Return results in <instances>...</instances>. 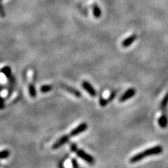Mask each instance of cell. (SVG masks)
Returning a JSON list of instances; mask_svg holds the SVG:
<instances>
[{
    "label": "cell",
    "instance_id": "obj_10",
    "mask_svg": "<svg viewBox=\"0 0 168 168\" xmlns=\"http://www.w3.org/2000/svg\"><path fill=\"white\" fill-rule=\"evenodd\" d=\"M64 88H65V90L68 91L70 93L73 94L74 95L76 96L77 97H81V93L79 92V91L76 90V89L74 88H71L70 86H64Z\"/></svg>",
    "mask_w": 168,
    "mask_h": 168
},
{
    "label": "cell",
    "instance_id": "obj_3",
    "mask_svg": "<svg viewBox=\"0 0 168 168\" xmlns=\"http://www.w3.org/2000/svg\"><path fill=\"white\" fill-rule=\"evenodd\" d=\"M88 128V125L86 123H82L79 126H78L76 128H75L74 129H73L69 133V137H75V136H77L82 133H83L84 131L87 130Z\"/></svg>",
    "mask_w": 168,
    "mask_h": 168
},
{
    "label": "cell",
    "instance_id": "obj_17",
    "mask_svg": "<svg viewBox=\"0 0 168 168\" xmlns=\"http://www.w3.org/2000/svg\"><path fill=\"white\" fill-rule=\"evenodd\" d=\"M108 103H109V101L107 99H104V98H102V97H101L100 99L99 104L101 107H104L105 106H107V105L108 104Z\"/></svg>",
    "mask_w": 168,
    "mask_h": 168
},
{
    "label": "cell",
    "instance_id": "obj_1",
    "mask_svg": "<svg viewBox=\"0 0 168 168\" xmlns=\"http://www.w3.org/2000/svg\"><path fill=\"white\" fill-rule=\"evenodd\" d=\"M163 151V149L160 145L155 146L154 147L149 148V149L145 150V151L141 152V153H137L133 157H131L130 159V162L131 163H135V162H137L147 156H150V155H158L162 153Z\"/></svg>",
    "mask_w": 168,
    "mask_h": 168
},
{
    "label": "cell",
    "instance_id": "obj_16",
    "mask_svg": "<svg viewBox=\"0 0 168 168\" xmlns=\"http://www.w3.org/2000/svg\"><path fill=\"white\" fill-rule=\"evenodd\" d=\"M168 104V93L165 95V96L162 99V101L161 102V107L162 109H165L167 105Z\"/></svg>",
    "mask_w": 168,
    "mask_h": 168
},
{
    "label": "cell",
    "instance_id": "obj_23",
    "mask_svg": "<svg viewBox=\"0 0 168 168\" xmlns=\"http://www.w3.org/2000/svg\"><path fill=\"white\" fill-rule=\"evenodd\" d=\"M2 89H3V87H2V85H0V92H1V90H2Z\"/></svg>",
    "mask_w": 168,
    "mask_h": 168
},
{
    "label": "cell",
    "instance_id": "obj_14",
    "mask_svg": "<svg viewBox=\"0 0 168 168\" xmlns=\"http://www.w3.org/2000/svg\"><path fill=\"white\" fill-rule=\"evenodd\" d=\"M93 14L94 16H95V18H100L101 16V11L99 7L97 6V5H94L93 6Z\"/></svg>",
    "mask_w": 168,
    "mask_h": 168
},
{
    "label": "cell",
    "instance_id": "obj_24",
    "mask_svg": "<svg viewBox=\"0 0 168 168\" xmlns=\"http://www.w3.org/2000/svg\"><path fill=\"white\" fill-rule=\"evenodd\" d=\"M0 1H1V0H0Z\"/></svg>",
    "mask_w": 168,
    "mask_h": 168
},
{
    "label": "cell",
    "instance_id": "obj_11",
    "mask_svg": "<svg viewBox=\"0 0 168 168\" xmlns=\"http://www.w3.org/2000/svg\"><path fill=\"white\" fill-rule=\"evenodd\" d=\"M0 71H1V73H3V74H4V76H6L7 78H9L11 76H12L11 69L9 66H5V67H4Z\"/></svg>",
    "mask_w": 168,
    "mask_h": 168
},
{
    "label": "cell",
    "instance_id": "obj_12",
    "mask_svg": "<svg viewBox=\"0 0 168 168\" xmlns=\"http://www.w3.org/2000/svg\"><path fill=\"white\" fill-rule=\"evenodd\" d=\"M28 90H29V94L32 98H35L37 96V90L34 84L30 83L28 85Z\"/></svg>",
    "mask_w": 168,
    "mask_h": 168
},
{
    "label": "cell",
    "instance_id": "obj_6",
    "mask_svg": "<svg viewBox=\"0 0 168 168\" xmlns=\"http://www.w3.org/2000/svg\"><path fill=\"white\" fill-rule=\"evenodd\" d=\"M82 87L84 90H85L88 92V94L90 95L92 97H95L97 95V92L95 90V88L93 87L91 85V84L90 83H88V81H83L82 83Z\"/></svg>",
    "mask_w": 168,
    "mask_h": 168
},
{
    "label": "cell",
    "instance_id": "obj_4",
    "mask_svg": "<svg viewBox=\"0 0 168 168\" xmlns=\"http://www.w3.org/2000/svg\"><path fill=\"white\" fill-rule=\"evenodd\" d=\"M135 93H136V90L135 88L128 89V90L121 95V97L119 98V102H126L128 100L133 97L135 95Z\"/></svg>",
    "mask_w": 168,
    "mask_h": 168
},
{
    "label": "cell",
    "instance_id": "obj_7",
    "mask_svg": "<svg viewBox=\"0 0 168 168\" xmlns=\"http://www.w3.org/2000/svg\"><path fill=\"white\" fill-rule=\"evenodd\" d=\"M8 79V97H9L11 95L12 93H13V90H14V86H15L16 84V80L15 77L12 75Z\"/></svg>",
    "mask_w": 168,
    "mask_h": 168
},
{
    "label": "cell",
    "instance_id": "obj_5",
    "mask_svg": "<svg viewBox=\"0 0 168 168\" xmlns=\"http://www.w3.org/2000/svg\"><path fill=\"white\" fill-rule=\"evenodd\" d=\"M69 139V135H64L62 137H60L57 142H55L54 144L52 146L53 149H58L60 147H61L62 146H63L64 144L68 142Z\"/></svg>",
    "mask_w": 168,
    "mask_h": 168
},
{
    "label": "cell",
    "instance_id": "obj_15",
    "mask_svg": "<svg viewBox=\"0 0 168 168\" xmlns=\"http://www.w3.org/2000/svg\"><path fill=\"white\" fill-rule=\"evenodd\" d=\"M10 155V151L8 150H3V151H0V160L1 159L7 158Z\"/></svg>",
    "mask_w": 168,
    "mask_h": 168
},
{
    "label": "cell",
    "instance_id": "obj_20",
    "mask_svg": "<svg viewBox=\"0 0 168 168\" xmlns=\"http://www.w3.org/2000/svg\"><path fill=\"white\" fill-rule=\"evenodd\" d=\"M1 1H0V17L1 18H4L5 17V12L4 10V8L2 6V4L1 3Z\"/></svg>",
    "mask_w": 168,
    "mask_h": 168
},
{
    "label": "cell",
    "instance_id": "obj_2",
    "mask_svg": "<svg viewBox=\"0 0 168 168\" xmlns=\"http://www.w3.org/2000/svg\"><path fill=\"white\" fill-rule=\"evenodd\" d=\"M75 153H76V155H77L80 158L85 160V161L88 162V164H90V165H93L94 164L95 160L93 157H92V155L88 154V153H85L83 150L77 149L76 151H75Z\"/></svg>",
    "mask_w": 168,
    "mask_h": 168
},
{
    "label": "cell",
    "instance_id": "obj_13",
    "mask_svg": "<svg viewBox=\"0 0 168 168\" xmlns=\"http://www.w3.org/2000/svg\"><path fill=\"white\" fill-rule=\"evenodd\" d=\"M52 89H53V86H52V85H44L41 87L40 90L43 93H46V92H49L51 90H52Z\"/></svg>",
    "mask_w": 168,
    "mask_h": 168
},
{
    "label": "cell",
    "instance_id": "obj_9",
    "mask_svg": "<svg viewBox=\"0 0 168 168\" xmlns=\"http://www.w3.org/2000/svg\"><path fill=\"white\" fill-rule=\"evenodd\" d=\"M167 119L165 115H162L158 119V125L160 128H165L167 126Z\"/></svg>",
    "mask_w": 168,
    "mask_h": 168
},
{
    "label": "cell",
    "instance_id": "obj_18",
    "mask_svg": "<svg viewBox=\"0 0 168 168\" xmlns=\"http://www.w3.org/2000/svg\"><path fill=\"white\" fill-rule=\"evenodd\" d=\"M116 95V91H112V92H111L109 97L108 99H107L108 100L109 102H112V100H113L114 98H115Z\"/></svg>",
    "mask_w": 168,
    "mask_h": 168
},
{
    "label": "cell",
    "instance_id": "obj_21",
    "mask_svg": "<svg viewBox=\"0 0 168 168\" xmlns=\"http://www.w3.org/2000/svg\"><path fill=\"white\" fill-rule=\"evenodd\" d=\"M71 165H72L73 167H79V165H78L77 160H76V159H75V158L71 159Z\"/></svg>",
    "mask_w": 168,
    "mask_h": 168
},
{
    "label": "cell",
    "instance_id": "obj_19",
    "mask_svg": "<svg viewBox=\"0 0 168 168\" xmlns=\"http://www.w3.org/2000/svg\"><path fill=\"white\" fill-rule=\"evenodd\" d=\"M4 108H5V100L1 96H0V110H3Z\"/></svg>",
    "mask_w": 168,
    "mask_h": 168
},
{
    "label": "cell",
    "instance_id": "obj_22",
    "mask_svg": "<svg viewBox=\"0 0 168 168\" xmlns=\"http://www.w3.org/2000/svg\"><path fill=\"white\" fill-rule=\"evenodd\" d=\"M77 149H78L77 146H76V145L74 144V143H72V144H71V145H70V149H71V151H72V152H75V151H76V150Z\"/></svg>",
    "mask_w": 168,
    "mask_h": 168
},
{
    "label": "cell",
    "instance_id": "obj_8",
    "mask_svg": "<svg viewBox=\"0 0 168 168\" xmlns=\"http://www.w3.org/2000/svg\"><path fill=\"white\" fill-rule=\"evenodd\" d=\"M136 39H137V35H133L130 36L129 37H128V38H126L124 41H123L122 46L124 48L129 47V46L136 40Z\"/></svg>",
    "mask_w": 168,
    "mask_h": 168
}]
</instances>
